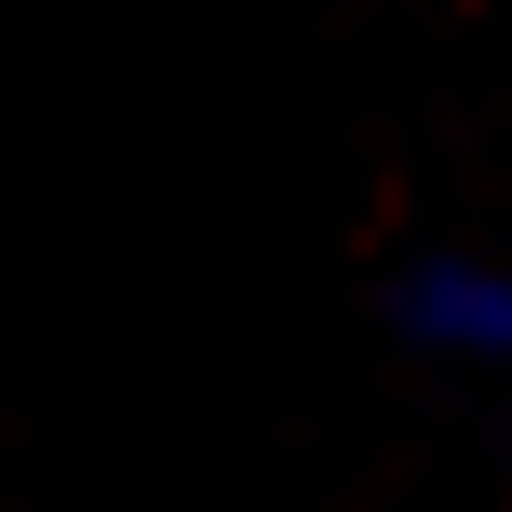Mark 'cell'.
Here are the masks:
<instances>
[{"mask_svg":"<svg viewBox=\"0 0 512 512\" xmlns=\"http://www.w3.org/2000/svg\"><path fill=\"white\" fill-rule=\"evenodd\" d=\"M405 324L445 337V351H512V283L472 270V256H432V270L405 283Z\"/></svg>","mask_w":512,"mask_h":512,"instance_id":"obj_1","label":"cell"}]
</instances>
